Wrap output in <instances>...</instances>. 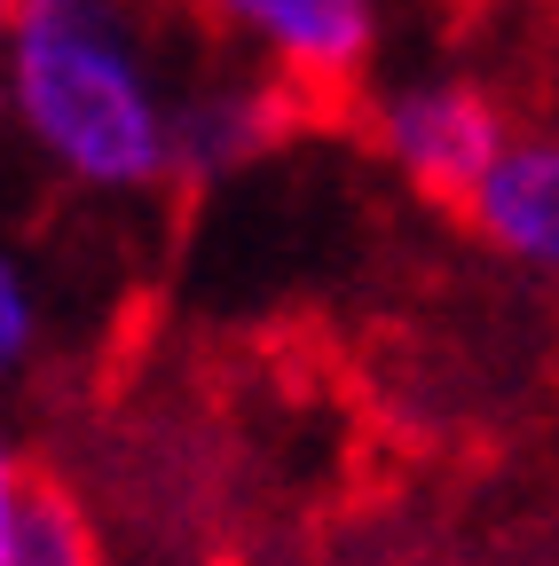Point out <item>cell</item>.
I'll return each instance as SVG.
<instances>
[{
  "instance_id": "obj_10",
  "label": "cell",
  "mask_w": 559,
  "mask_h": 566,
  "mask_svg": "<svg viewBox=\"0 0 559 566\" xmlns=\"http://www.w3.org/2000/svg\"><path fill=\"white\" fill-rule=\"evenodd\" d=\"M457 9H488V0H457Z\"/></svg>"
},
{
  "instance_id": "obj_8",
  "label": "cell",
  "mask_w": 559,
  "mask_h": 566,
  "mask_svg": "<svg viewBox=\"0 0 559 566\" xmlns=\"http://www.w3.org/2000/svg\"><path fill=\"white\" fill-rule=\"evenodd\" d=\"M32 464H24V449H17V433H9V409H0V566H9V535H17V512H24V495H32Z\"/></svg>"
},
{
  "instance_id": "obj_6",
  "label": "cell",
  "mask_w": 559,
  "mask_h": 566,
  "mask_svg": "<svg viewBox=\"0 0 559 566\" xmlns=\"http://www.w3.org/2000/svg\"><path fill=\"white\" fill-rule=\"evenodd\" d=\"M55 346V283L24 237L0 229V409H9Z\"/></svg>"
},
{
  "instance_id": "obj_1",
  "label": "cell",
  "mask_w": 559,
  "mask_h": 566,
  "mask_svg": "<svg viewBox=\"0 0 559 566\" xmlns=\"http://www.w3.org/2000/svg\"><path fill=\"white\" fill-rule=\"evenodd\" d=\"M205 40L174 0H17L0 134L40 181L143 205L182 189V95Z\"/></svg>"
},
{
  "instance_id": "obj_5",
  "label": "cell",
  "mask_w": 559,
  "mask_h": 566,
  "mask_svg": "<svg viewBox=\"0 0 559 566\" xmlns=\"http://www.w3.org/2000/svg\"><path fill=\"white\" fill-rule=\"evenodd\" d=\"M457 212L497 268L559 283V126H513Z\"/></svg>"
},
{
  "instance_id": "obj_4",
  "label": "cell",
  "mask_w": 559,
  "mask_h": 566,
  "mask_svg": "<svg viewBox=\"0 0 559 566\" xmlns=\"http://www.w3.org/2000/svg\"><path fill=\"white\" fill-rule=\"evenodd\" d=\"M292 126H300V95L284 80L205 48V63L189 71V95H182V189L252 174L260 158L284 150Z\"/></svg>"
},
{
  "instance_id": "obj_3",
  "label": "cell",
  "mask_w": 559,
  "mask_h": 566,
  "mask_svg": "<svg viewBox=\"0 0 559 566\" xmlns=\"http://www.w3.org/2000/svg\"><path fill=\"white\" fill-rule=\"evenodd\" d=\"M363 134L386 158V174H402L417 197L465 205V189L505 150L513 111L473 71H394L363 95Z\"/></svg>"
},
{
  "instance_id": "obj_9",
  "label": "cell",
  "mask_w": 559,
  "mask_h": 566,
  "mask_svg": "<svg viewBox=\"0 0 559 566\" xmlns=\"http://www.w3.org/2000/svg\"><path fill=\"white\" fill-rule=\"evenodd\" d=\"M9 24H17V0H0V63H9Z\"/></svg>"
},
{
  "instance_id": "obj_7",
  "label": "cell",
  "mask_w": 559,
  "mask_h": 566,
  "mask_svg": "<svg viewBox=\"0 0 559 566\" xmlns=\"http://www.w3.org/2000/svg\"><path fill=\"white\" fill-rule=\"evenodd\" d=\"M9 566H111V558H103V535L80 495L55 480H32L17 535H9Z\"/></svg>"
},
{
  "instance_id": "obj_2",
  "label": "cell",
  "mask_w": 559,
  "mask_h": 566,
  "mask_svg": "<svg viewBox=\"0 0 559 566\" xmlns=\"http://www.w3.org/2000/svg\"><path fill=\"white\" fill-rule=\"evenodd\" d=\"M174 9L214 55L284 80L300 103L363 95L386 55V0H174Z\"/></svg>"
}]
</instances>
